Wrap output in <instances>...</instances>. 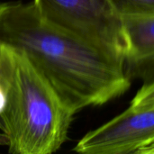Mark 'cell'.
Instances as JSON below:
<instances>
[{"label": "cell", "instance_id": "cell-1", "mask_svg": "<svg viewBox=\"0 0 154 154\" xmlns=\"http://www.w3.org/2000/svg\"><path fill=\"white\" fill-rule=\"evenodd\" d=\"M0 45L23 52L75 114L131 86L124 62L49 22L32 2H0Z\"/></svg>", "mask_w": 154, "mask_h": 154}, {"label": "cell", "instance_id": "cell-2", "mask_svg": "<svg viewBox=\"0 0 154 154\" xmlns=\"http://www.w3.org/2000/svg\"><path fill=\"white\" fill-rule=\"evenodd\" d=\"M0 46V83L5 95L0 127L8 152H57L76 114L23 52Z\"/></svg>", "mask_w": 154, "mask_h": 154}, {"label": "cell", "instance_id": "cell-3", "mask_svg": "<svg viewBox=\"0 0 154 154\" xmlns=\"http://www.w3.org/2000/svg\"><path fill=\"white\" fill-rule=\"evenodd\" d=\"M32 4L49 22L125 61L123 17L112 0H33Z\"/></svg>", "mask_w": 154, "mask_h": 154}, {"label": "cell", "instance_id": "cell-4", "mask_svg": "<svg viewBox=\"0 0 154 154\" xmlns=\"http://www.w3.org/2000/svg\"><path fill=\"white\" fill-rule=\"evenodd\" d=\"M154 143V105L134 108L88 132L73 152L82 154L135 153Z\"/></svg>", "mask_w": 154, "mask_h": 154}, {"label": "cell", "instance_id": "cell-5", "mask_svg": "<svg viewBox=\"0 0 154 154\" xmlns=\"http://www.w3.org/2000/svg\"><path fill=\"white\" fill-rule=\"evenodd\" d=\"M123 17L125 38V68L130 79L154 76V14Z\"/></svg>", "mask_w": 154, "mask_h": 154}, {"label": "cell", "instance_id": "cell-6", "mask_svg": "<svg viewBox=\"0 0 154 154\" xmlns=\"http://www.w3.org/2000/svg\"><path fill=\"white\" fill-rule=\"evenodd\" d=\"M122 16L154 14V0H112Z\"/></svg>", "mask_w": 154, "mask_h": 154}, {"label": "cell", "instance_id": "cell-7", "mask_svg": "<svg viewBox=\"0 0 154 154\" xmlns=\"http://www.w3.org/2000/svg\"><path fill=\"white\" fill-rule=\"evenodd\" d=\"M151 105H154V76L145 81L130 103V106L134 108L144 107Z\"/></svg>", "mask_w": 154, "mask_h": 154}, {"label": "cell", "instance_id": "cell-8", "mask_svg": "<svg viewBox=\"0 0 154 154\" xmlns=\"http://www.w3.org/2000/svg\"><path fill=\"white\" fill-rule=\"evenodd\" d=\"M136 154H154V143H152V144L143 147L140 150H138L136 152Z\"/></svg>", "mask_w": 154, "mask_h": 154}, {"label": "cell", "instance_id": "cell-9", "mask_svg": "<svg viewBox=\"0 0 154 154\" xmlns=\"http://www.w3.org/2000/svg\"><path fill=\"white\" fill-rule=\"evenodd\" d=\"M5 91L4 88L0 83V115L4 110L5 107Z\"/></svg>", "mask_w": 154, "mask_h": 154}, {"label": "cell", "instance_id": "cell-10", "mask_svg": "<svg viewBox=\"0 0 154 154\" xmlns=\"http://www.w3.org/2000/svg\"><path fill=\"white\" fill-rule=\"evenodd\" d=\"M0 48H1V46H0Z\"/></svg>", "mask_w": 154, "mask_h": 154}]
</instances>
